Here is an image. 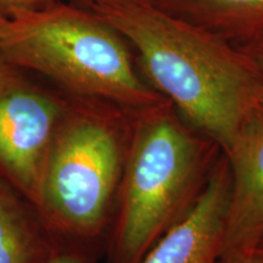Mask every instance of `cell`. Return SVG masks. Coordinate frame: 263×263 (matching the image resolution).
Listing matches in <instances>:
<instances>
[{
  "label": "cell",
  "mask_w": 263,
  "mask_h": 263,
  "mask_svg": "<svg viewBox=\"0 0 263 263\" xmlns=\"http://www.w3.org/2000/svg\"><path fill=\"white\" fill-rule=\"evenodd\" d=\"M60 0H0V16H9L16 12L37 10Z\"/></svg>",
  "instance_id": "obj_11"
},
{
  "label": "cell",
  "mask_w": 263,
  "mask_h": 263,
  "mask_svg": "<svg viewBox=\"0 0 263 263\" xmlns=\"http://www.w3.org/2000/svg\"><path fill=\"white\" fill-rule=\"evenodd\" d=\"M249 59L250 64L254 67V71L263 91V33L246 43L244 45L238 47Z\"/></svg>",
  "instance_id": "obj_10"
},
{
  "label": "cell",
  "mask_w": 263,
  "mask_h": 263,
  "mask_svg": "<svg viewBox=\"0 0 263 263\" xmlns=\"http://www.w3.org/2000/svg\"><path fill=\"white\" fill-rule=\"evenodd\" d=\"M87 9L126 39L147 83L222 151L263 105L249 59L213 33L149 4Z\"/></svg>",
  "instance_id": "obj_1"
},
{
  "label": "cell",
  "mask_w": 263,
  "mask_h": 263,
  "mask_svg": "<svg viewBox=\"0 0 263 263\" xmlns=\"http://www.w3.org/2000/svg\"><path fill=\"white\" fill-rule=\"evenodd\" d=\"M257 248H259V249H261V250H262V251H263V240H262V241H261V242H259V244H258V246H257Z\"/></svg>",
  "instance_id": "obj_15"
},
{
  "label": "cell",
  "mask_w": 263,
  "mask_h": 263,
  "mask_svg": "<svg viewBox=\"0 0 263 263\" xmlns=\"http://www.w3.org/2000/svg\"><path fill=\"white\" fill-rule=\"evenodd\" d=\"M71 2L80 6H83V8L112 4H155V0H71Z\"/></svg>",
  "instance_id": "obj_13"
},
{
  "label": "cell",
  "mask_w": 263,
  "mask_h": 263,
  "mask_svg": "<svg viewBox=\"0 0 263 263\" xmlns=\"http://www.w3.org/2000/svg\"><path fill=\"white\" fill-rule=\"evenodd\" d=\"M217 263H263V251L257 246L234 250L223 254Z\"/></svg>",
  "instance_id": "obj_12"
},
{
  "label": "cell",
  "mask_w": 263,
  "mask_h": 263,
  "mask_svg": "<svg viewBox=\"0 0 263 263\" xmlns=\"http://www.w3.org/2000/svg\"><path fill=\"white\" fill-rule=\"evenodd\" d=\"M126 39L91 10L64 0L0 16V60L68 95L139 110L163 99L137 70Z\"/></svg>",
  "instance_id": "obj_3"
},
{
  "label": "cell",
  "mask_w": 263,
  "mask_h": 263,
  "mask_svg": "<svg viewBox=\"0 0 263 263\" xmlns=\"http://www.w3.org/2000/svg\"><path fill=\"white\" fill-rule=\"evenodd\" d=\"M230 190L228 161L222 153L199 202L171 228L139 263H217L222 256Z\"/></svg>",
  "instance_id": "obj_7"
},
{
  "label": "cell",
  "mask_w": 263,
  "mask_h": 263,
  "mask_svg": "<svg viewBox=\"0 0 263 263\" xmlns=\"http://www.w3.org/2000/svg\"><path fill=\"white\" fill-rule=\"evenodd\" d=\"M66 107L67 99L43 89L24 70L0 60V168L35 202Z\"/></svg>",
  "instance_id": "obj_5"
},
{
  "label": "cell",
  "mask_w": 263,
  "mask_h": 263,
  "mask_svg": "<svg viewBox=\"0 0 263 263\" xmlns=\"http://www.w3.org/2000/svg\"><path fill=\"white\" fill-rule=\"evenodd\" d=\"M156 6L240 47L263 33V0H155Z\"/></svg>",
  "instance_id": "obj_8"
},
{
  "label": "cell",
  "mask_w": 263,
  "mask_h": 263,
  "mask_svg": "<svg viewBox=\"0 0 263 263\" xmlns=\"http://www.w3.org/2000/svg\"><path fill=\"white\" fill-rule=\"evenodd\" d=\"M230 172L222 255L263 240V105L223 150Z\"/></svg>",
  "instance_id": "obj_6"
},
{
  "label": "cell",
  "mask_w": 263,
  "mask_h": 263,
  "mask_svg": "<svg viewBox=\"0 0 263 263\" xmlns=\"http://www.w3.org/2000/svg\"><path fill=\"white\" fill-rule=\"evenodd\" d=\"M70 97L43 167L37 203L66 232L90 236L103 228L117 194L133 111Z\"/></svg>",
  "instance_id": "obj_4"
},
{
  "label": "cell",
  "mask_w": 263,
  "mask_h": 263,
  "mask_svg": "<svg viewBox=\"0 0 263 263\" xmlns=\"http://www.w3.org/2000/svg\"><path fill=\"white\" fill-rule=\"evenodd\" d=\"M222 147L166 98L132 112L110 263H139L205 192Z\"/></svg>",
  "instance_id": "obj_2"
},
{
  "label": "cell",
  "mask_w": 263,
  "mask_h": 263,
  "mask_svg": "<svg viewBox=\"0 0 263 263\" xmlns=\"http://www.w3.org/2000/svg\"><path fill=\"white\" fill-rule=\"evenodd\" d=\"M43 263H89V262L80 255L62 252V254L49 255L48 258Z\"/></svg>",
  "instance_id": "obj_14"
},
{
  "label": "cell",
  "mask_w": 263,
  "mask_h": 263,
  "mask_svg": "<svg viewBox=\"0 0 263 263\" xmlns=\"http://www.w3.org/2000/svg\"><path fill=\"white\" fill-rule=\"evenodd\" d=\"M41 248L9 190L0 183V263H43Z\"/></svg>",
  "instance_id": "obj_9"
}]
</instances>
